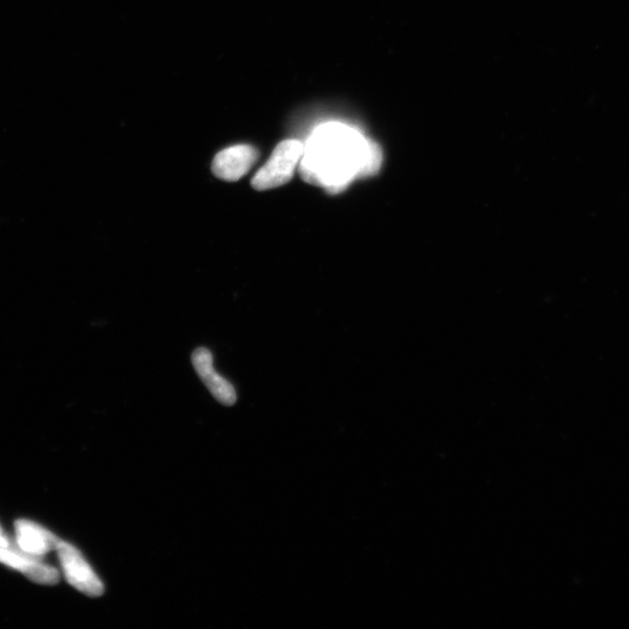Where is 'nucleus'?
Masks as SVG:
<instances>
[{
    "label": "nucleus",
    "mask_w": 629,
    "mask_h": 629,
    "mask_svg": "<svg viewBox=\"0 0 629 629\" xmlns=\"http://www.w3.org/2000/svg\"><path fill=\"white\" fill-rule=\"evenodd\" d=\"M194 369L204 385L214 397L225 406H233L237 401V393L228 380L219 376L214 367V358L208 349L200 348L192 356Z\"/></svg>",
    "instance_id": "423d86ee"
},
{
    "label": "nucleus",
    "mask_w": 629,
    "mask_h": 629,
    "mask_svg": "<svg viewBox=\"0 0 629 629\" xmlns=\"http://www.w3.org/2000/svg\"><path fill=\"white\" fill-rule=\"evenodd\" d=\"M302 175L307 181L338 192L359 175L378 171L379 148L351 127L329 124L305 147Z\"/></svg>",
    "instance_id": "f257e3e1"
},
{
    "label": "nucleus",
    "mask_w": 629,
    "mask_h": 629,
    "mask_svg": "<svg viewBox=\"0 0 629 629\" xmlns=\"http://www.w3.org/2000/svg\"><path fill=\"white\" fill-rule=\"evenodd\" d=\"M305 153V145L299 140L282 141L271 158L261 167L252 180V187L259 192L286 185L293 179L296 168Z\"/></svg>",
    "instance_id": "f03ea898"
},
{
    "label": "nucleus",
    "mask_w": 629,
    "mask_h": 629,
    "mask_svg": "<svg viewBox=\"0 0 629 629\" xmlns=\"http://www.w3.org/2000/svg\"><path fill=\"white\" fill-rule=\"evenodd\" d=\"M256 148L249 145H237L225 148L212 161V173L218 179L236 182L251 171L258 160Z\"/></svg>",
    "instance_id": "20e7f679"
},
{
    "label": "nucleus",
    "mask_w": 629,
    "mask_h": 629,
    "mask_svg": "<svg viewBox=\"0 0 629 629\" xmlns=\"http://www.w3.org/2000/svg\"><path fill=\"white\" fill-rule=\"evenodd\" d=\"M11 547V541L9 540V537H7V535L3 532V529L0 528V548H10Z\"/></svg>",
    "instance_id": "6e6552de"
},
{
    "label": "nucleus",
    "mask_w": 629,
    "mask_h": 629,
    "mask_svg": "<svg viewBox=\"0 0 629 629\" xmlns=\"http://www.w3.org/2000/svg\"><path fill=\"white\" fill-rule=\"evenodd\" d=\"M17 548L27 555L42 557L58 548L60 539L49 530L28 520L14 522Z\"/></svg>",
    "instance_id": "0eeeda50"
},
{
    "label": "nucleus",
    "mask_w": 629,
    "mask_h": 629,
    "mask_svg": "<svg viewBox=\"0 0 629 629\" xmlns=\"http://www.w3.org/2000/svg\"><path fill=\"white\" fill-rule=\"evenodd\" d=\"M59 560L63 574L70 585L89 597H101L104 585L89 563L72 544L60 541L58 548Z\"/></svg>",
    "instance_id": "7ed1b4c3"
},
{
    "label": "nucleus",
    "mask_w": 629,
    "mask_h": 629,
    "mask_svg": "<svg viewBox=\"0 0 629 629\" xmlns=\"http://www.w3.org/2000/svg\"><path fill=\"white\" fill-rule=\"evenodd\" d=\"M39 558L27 555L18 548H0V563L6 567L20 571L30 581L37 584H58L60 582L59 571L51 565L42 563Z\"/></svg>",
    "instance_id": "39448f33"
}]
</instances>
